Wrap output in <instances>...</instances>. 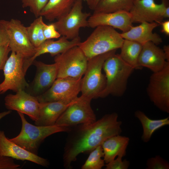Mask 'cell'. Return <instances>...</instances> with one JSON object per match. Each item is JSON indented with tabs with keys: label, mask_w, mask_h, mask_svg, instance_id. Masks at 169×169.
I'll use <instances>...</instances> for the list:
<instances>
[{
	"label": "cell",
	"mask_w": 169,
	"mask_h": 169,
	"mask_svg": "<svg viewBox=\"0 0 169 169\" xmlns=\"http://www.w3.org/2000/svg\"><path fill=\"white\" fill-rule=\"evenodd\" d=\"M12 112V110H8L0 113V120L6 115H9Z\"/></svg>",
	"instance_id": "40"
},
{
	"label": "cell",
	"mask_w": 169,
	"mask_h": 169,
	"mask_svg": "<svg viewBox=\"0 0 169 169\" xmlns=\"http://www.w3.org/2000/svg\"><path fill=\"white\" fill-rule=\"evenodd\" d=\"M74 101L69 103L59 101L39 102L38 117L34 121L35 125L43 126L55 125L60 116Z\"/></svg>",
	"instance_id": "21"
},
{
	"label": "cell",
	"mask_w": 169,
	"mask_h": 169,
	"mask_svg": "<svg viewBox=\"0 0 169 169\" xmlns=\"http://www.w3.org/2000/svg\"><path fill=\"white\" fill-rule=\"evenodd\" d=\"M162 26L161 32L167 35H169V21L167 20L162 22L161 24Z\"/></svg>",
	"instance_id": "36"
},
{
	"label": "cell",
	"mask_w": 169,
	"mask_h": 169,
	"mask_svg": "<svg viewBox=\"0 0 169 169\" xmlns=\"http://www.w3.org/2000/svg\"><path fill=\"white\" fill-rule=\"evenodd\" d=\"M146 92L157 108L169 113V62L162 70L151 75Z\"/></svg>",
	"instance_id": "12"
},
{
	"label": "cell",
	"mask_w": 169,
	"mask_h": 169,
	"mask_svg": "<svg viewBox=\"0 0 169 169\" xmlns=\"http://www.w3.org/2000/svg\"><path fill=\"white\" fill-rule=\"evenodd\" d=\"M23 8H29L30 12L37 18L40 16L42 10L48 0H21Z\"/></svg>",
	"instance_id": "28"
},
{
	"label": "cell",
	"mask_w": 169,
	"mask_h": 169,
	"mask_svg": "<svg viewBox=\"0 0 169 169\" xmlns=\"http://www.w3.org/2000/svg\"><path fill=\"white\" fill-rule=\"evenodd\" d=\"M4 104L9 110L26 115L34 121L38 119L39 102L36 97L24 90H19L14 94L7 95L4 98Z\"/></svg>",
	"instance_id": "13"
},
{
	"label": "cell",
	"mask_w": 169,
	"mask_h": 169,
	"mask_svg": "<svg viewBox=\"0 0 169 169\" xmlns=\"http://www.w3.org/2000/svg\"><path fill=\"white\" fill-rule=\"evenodd\" d=\"M106 84L100 98L109 95L121 97L125 93L128 79L133 72V68L124 61L119 54H113L107 58L103 65Z\"/></svg>",
	"instance_id": "2"
},
{
	"label": "cell",
	"mask_w": 169,
	"mask_h": 169,
	"mask_svg": "<svg viewBox=\"0 0 169 169\" xmlns=\"http://www.w3.org/2000/svg\"><path fill=\"white\" fill-rule=\"evenodd\" d=\"M38 18H37L28 27H26L29 39L33 46L36 48L39 46L38 41Z\"/></svg>",
	"instance_id": "31"
},
{
	"label": "cell",
	"mask_w": 169,
	"mask_h": 169,
	"mask_svg": "<svg viewBox=\"0 0 169 169\" xmlns=\"http://www.w3.org/2000/svg\"><path fill=\"white\" fill-rule=\"evenodd\" d=\"M82 0H76L69 12L53 23L61 36L72 40L79 37L80 28L88 27V20L90 13L83 12Z\"/></svg>",
	"instance_id": "10"
},
{
	"label": "cell",
	"mask_w": 169,
	"mask_h": 169,
	"mask_svg": "<svg viewBox=\"0 0 169 169\" xmlns=\"http://www.w3.org/2000/svg\"><path fill=\"white\" fill-rule=\"evenodd\" d=\"M88 27L95 28L106 25L125 32L133 26L129 12L121 11L110 13H93L88 20Z\"/></svg>",
	"instance_id": "16"
},
{
	"label": "cell",
	"mask_w": 169,
	"mask_h": 169,
	"mask_svg": "<svg viewBox=\"0 0 169 169\" xmlns=\"http://www.w3.org/2000/svg\"><path fill=\"white\" fill-rule=\"evenodd\" d=\"M10 51L11 50L8 46L0 47V70H3Z\"/></svg>",
	"instance_id": "34"
},
{
	"label": "cell",
	"mask_w": 169,
	"mask_h": 169,
	"mask_svg": "<svg viewBox=\"0 0 169 169\" xmlns=\"http://www.w3.org/2000/svg\"><path fill=\"white\" fill-rule=\"evenodd\" d=\"M164 7V18L169 17V6L168 0H162L161 3Z\"/></svg>",
	"instance_id": "37"
},
{
	"label": "cell",
	"mask_w": 169,
	"mask_h": 169,
	"mask_svg": "<svg viewBox=\"0 0 169 169\" xmlns=\"http://www.w3.org/2000/svg\"><path fill=\"white\" fill-rule=\"evenodd\" d=\"M82 0L83 1L86 2V3H87V4H88L89 3L90 0Z\"/></svg>",
	"instance_id": "41"
},
{
	"label": "cell",
	"mask_w": 169,
	"mask_h": 169,
	"mask_svg": "<svg viewBox=\"0 0 169 169\" xmlns=\"http://www.w3.org/2000/svg\"><path fill=\"white\" fill-rule=\"evenodd\" d=\"M115 112L105 114L94 122L79 124L71 127L64 147L63 155L64 166L67 169L71 167L81 153H89L107 139L120 135L122 122L118 120Z\"/></svg>",
	"instance_id": "1"
},
{
	"label": "cell",
	"mask_w": 169,
	"mask_h": 169,
	"mask_svg": "<svg viewBox=\"0 0 169 169\" xmlns=\"http://www.w3.org/2000/svg\"><path fill=\"white\" fill-rule=\"evenodd\" d=\"M100 0H90L89 3L88 4L89 8L94 10Z\"/></svg>",
	"instance_id": "39"
},
{
	"label": "cell",
	"mask_w": 169,
	"mask_h": 169,
	"mask_svg": "<svg viewBox=\"0 0 169 169\" xmlns=\"http://www.w3.org/2000/svg\"><path fill=\"white\" fill-rule=\"evenodd\" d=\"M9 46V40L4 30L0 25V47Z\"/></svg>",
	"instance_id": "35"
},
{
	"label": "cell",
	"mask_w": 169,
	"mask_h": 169,
	"mask_svg": "<svg viewBox=\"0 0 169 169\" xmlns=\"http://www.w3.org/2000/svg\"><path fill=\"white\" fill-rule=\"evenodd\" d=\"M81 42L79 37L70 40L64 36L56 41L52 39L45 40L35 48L34 54L31 57L24 59L23 68L25 73L26 74L29 67L38 56L46 53H49L52 56H55L73 47L78 46Z\"/></svg>",
	"instance_id": "17"
},
{
	"label": "cell",
	"mask_w": 169,
	"mask_h": 169,
	"mask_svg": "<svg viewBox=\"0 0 169 169\" xmlns=\"http://www.w3.org/2000/svg\"><path fill=\"white\" fill-rule=\"evenodd\" d=\"M125 155L121 154L117 156L114 160L105 165V169H127L130 165L129 161L125 159L122 160V157Z\"/></svg>",
	"instance_id": "30"
},
{
	"label": "cell",
	"mask_w": 169,
	"mask_h": 169,
	"mask_svg": "<svg viewBox=\"0 0 169 169\" xmlns=\"http://www.w3.org/2000/svg\"><path fill=\"white\" fill-rule=\"evenodd\" d=\"M0 25L8 37L11 52H15L25 59L33 55L35 48L29 39L26 27L20 20L14 18L9 21L1 20Z\"/></svg>",
	"instance_id": "7"
},
{
	"label": "cell",
	"mask_w": 169,
	"mask_h": 169,
	"mask_svg": "<svg viewBox=\"0 0 169 169\" xmlns=\"http://www.w3.org/2000/svg\"><path fill=\"white\" fill-rule=\"evenodd\" d=\"M81 78H57L50 88L36 97L39 102L62 101L69 103L77 98L81 91Z\"/></svg>",
	"instance_id": "11"
},
{
	"label": "cell",
	"mask_w": 169,
	"mask_h": 169,
	"mask_svg": "<svg viewBox=\"0 0 169 169\" xmlns=\"http://www.w3.org/2000/svg\"><path fill=\"white\" fill-rule=\"evenodd\" d=\"M92 99L82 95L77 98L63 112L55 125L71 127L96 120V115L91 106Z\"/></svg>",
	"instance_id": "8"
},
{
	"label": "cell",
	"mask_w": 169,
	"mask_h": 169,
	"mask_svg": "<svg viewBox=\"0 0 169 169\" xmlns=\"http://www.w3.org/2000/svg\"><path fill=\"white\" fill-rule=\"evenodd\" d=\"M54 63L57 69V78H81L87 67L88 59L78 46L73 47L55 56Z\"/></svg>",
	"instance_id": "6"
},
{
	"label": "cell",
	"mask_w": 169,
	"mask_h": 169,
	"mask_svg": "<svg viewBox=\"0 0 169 169\" xmlns=\"http://www.w3.org/2000/svg\"><path fill=\"white\" fill-rule=\"evenodd\" d=\"M20 165L16 163L14 159L0 156V169H19Z\"/></svg>",
	"instance_id": "33"
},
{
	"label": "cell",
	"mask_w": 169,
	"mask_h": 169,
	"mask_svg": "<svg viewBox=\"0 0 169 169\" xmlns=\"http://www.w3.org/2000/svg\"><path fill=\"white\" fill-rule=\"evenodd\" d=\"M76 0H48L41 11L40 16L49 21L57 20L68 14Z\"/></svg>",
	"instance_id": "23"
},
{
	"label": "cell",
	"mask_w": 169,
	"mask_h": 169,
	"mask_svg": "<svg viewBox=\"0 0 169 169\" xmlns=\"http://www.w3.org/2000/svg\"><path fill=\"white\" fill-rule=\"evenodd\" d=\"M160 25L156 22H142L139 25L132 26L128 31L120 33L124 39L137 42L143 45L149 42H152L156 45L162 42L161 36L153 33V29Z\"/></svg>",
	"instance_id": "20"
},
{
	"label": "cell",
	"mask_w": 169,
	"mask_h": 169,
	"mask_svg": "<svg viewBox=\"0 0 169 169\" xmlns=\"http://www.w3.org/2000/svg\"><path fill=\"white\" fill-rule=\"evenodd\" d=\"M104 156L103 150L101 145L99 146L90 152L82 169H101L105 166V162L102 157Z\"/></svg>",
	"instance_id": "27"
},
{
	"label": "cell",
	"mask_w": 169,
	"mask_h": 169,
	"mask_svg": "<svg viewBox=\"0 0 169 169\" xmlns=\"http://www.w3.org/2000/svg\"><path fill=\"white\" fill-rule=\"evenodd\" d=\"M167 61L163 49L152 42H148L142 46L138 59L139 66L146 67L153 73L162 70Z\"/></svg>",
	"instance_id": "19"
},
{
	"label": "cell",
	"mask_w": 169,
	"mask_h": 169,
	"mask_svg": "<svg viewBox=\"0 0 169 169\" xmlns=\"http://www.w3.org/2000/svg\"><path fill=\"white\" fill-rule=\"evenodd\" d=\"M124 40L113 27L100 25L95 27L86 39L81 42L78 46L88 59L120 48Z\"/></svg>",
	"instance_id": "3"
},
{
	"label": "cell",
	"mask_w": 169,
	"mask_h": 169,
	"mask_svg": "<svg viewBox=\"0 0 169 169\" xmlns=\"http://www.w3.org/2000/svg\"><path fill=\"white\" fill-rule=\"evenodd\" d=\"M134 0H100L94 13H110L124 11L129 12Z\"/></svg>",
	"instance_id": "26"
},
{
	"label": "cell",
	"mask_w": 169,
	"mask_h": 169,
	"mask_svg": "<svg viewBox=\"0 0 169 169\" xmlns=\"http://www.w3.org/2000/svg\"><path fill=\"white\" fill-rule=\"evenodd\" d=\"M18 113L21 120V129L17 136L9 139L36 155H38L40 146L47 137L58 132H68L71 129V127H61L55 125L48 126L33 125L27 121L24 114Z\"/></svg>",
	"instance_id": "4"
},
{
	"label": "cell",
	"mask_w": 169,
	"mask_h": 169,
	"mask_svg": "<svg viewBox=\"0 0 169 169\" xmlns=\"http://www.w3.org/2000/svg\"><path fill=\"white\" fill-rule=\"evenodd\" d=\"M147 169H169V163L159 155L149 158L146 162Z\"/></svg>",
	"instance_id": "29"
},
{
	"label": "cell",
	"mask_w": 169,
	"mask_h": 169,
	"mask_svg": "<svg viewBox=\"0 0 169 169\" xmlns=\"http://www.w3.org/2000/svg\"><path fill=\"white\" fill-rule=\"evenodd\" d=\"M142 45L134 41L124 39L119 55L122 59L134 69H141L138 64Z\"/></svg>",
	"instance_id": "25"
},
{
	"label": "cell",
	"mask_w": 169,
	"mask_h": 169,
	"mask_svg": "<svg viewBox=\"0 0 169 169\" xmlns=\"http://www.w3.org/2000/svg\"><path fill=\"white\" fill-rule=\"evenodd\" d=\"M135 117L141 122L143 128L141 137L142 140L147 142L151 139L153 133L161 127L169 125V117L160 119H151L142 111L137 110L134 113Z\"/></svg>",
	"instance_id": "24"
},
{
	"label": "cell",
	"mask_w": 169,
	"mask_h": 169,
	"mask_svg": "<svg viewBox=\"0 0 169 169\" xmlns=\"http://www.w3.org/2000/svg\"><path fill=\"white\" fill-rule=\"evenodd\" d=\"M129 141L128 137L120 135L111 136L105 141L101 146L105 163L107 164L113 160L120 154L126 155V149Z\"/></svg>",
	"instance_id": "22"
},
{
	"label": "cell",
	"mask_w": 169,
	"mask_h": 169,
	"mask_svg": "<svg viewBox=\"0 0 169 169\" xmlns=\"http://www.w3.org/2000/svg\"><path fill=\"white\" fill-rule=\"evenodd\" d=\"M25 59L12 51L3 67V81L0 84V94L8 90L16 92L28 88L23 68Z\"/></svg>",
	"instance_id": "9"
},
{
	"label": "cell",
	"mask_w": 169,
	"mask_h": 169,
	"mask_svg": "<svg viewBox=\"0 0 169 169\" xmlns=\"http://www.w3.org/2000/svg\"><path fill=\"white\" fill-rule=\"evenodd\" d=\"M129 13L133 23L155 22L160 25L164 18L163 4L154 0H134Z\"/></svg>",
	"instance_id": "14"
},
{
	"label": "cell",
	"mask_w": 169,
	"mask_h": 169,
	"mask_svg": "<svg viewBox=\"0 0 169 169\" xmlns=\"http://www.w3.org/2000/svg\"><path fill=\"white\" fill-rule=\"evenodd\" d=\"M0 156L30 161L44 167L49 165L47 159L32 153L11 141L6 137L4 132L1 130H0Z\"/></svg>",
	"instance_id": "18"
},
{
	"label": "cell",
	"mask_w": 169,
	"mask_h": 169,
	"mask_svg": "<svg viewBox=\"0 0 169 169\" xmlns=\"http://www.w3.org/2000/svg\"><path fill=\"white\" fill-rule=\"evenodd\" d=\"M43 30L44 37L46 40L59 38L61 36L56 29L53 23L49 25L44 23Z\"/></svg>",
	"instance_id": "32"
},
{
	"label": "cell",
	"mask_w": 169,
	"mask_h": 169,
	"mask_svg": "<svg viewBox=\"0 0 169 169\" xmlns=\"http://www.w3.org/2000/svg\"><path fill=\"white\" fill-rule=\"evenodd\" d=\"M32 64L36 66V71L29 93L36 97L44 93L52 86L57 79V69L55 63L47 64L35 60Z\"/></svg>",
	"instance_id": "15"
},
{
	"label": "cell",
	"mask_w": 169,
	"mask_h": 169,
	"mask_svg": "<svg viewBox=\"0 0 169 169\" xmlns=\"http://www.w3.org/2000/svg\"><path fill=\"white\" fill-rule=\"evenodd\" d=\"M163 50L166 57V61L169 62V46L165 45L163 47Z\"/></svg>",
	"instance_id": "38"
},
{
	"label": "cell",
	"mask_w": 169,
	"mask_h": 169,
	"mask_svg": "<svg viewBox=\"0 0 169 169\" xmlns=\"http://www.w3.org/2000/svg\"><path fill=\"white\" fill-rule=\"evenodd\" d=\"M117 50L101 54L88 59L84 77L81 79V95L92 100L100 98L106 86V79L102 72L105 61Z\"/></svg>",
	"instance_id": "5"
}]
</instances>
